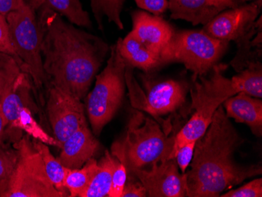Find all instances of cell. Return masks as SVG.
I'll return each mask as SVG.
<instances>
[{
	"instance_id": "6da1fadb",
	"label": "cell",
	"mask_w": 262,
	"mask_h": 197,
	"mask_svg": "<svg viewBox=\"0 0 262 197\" xmlns=\"http://www.w3.org/2000/svg\"><path fill=\"white\" fill-rule=\"evenodd\" d=\"M38 20L47 85L83 99L108 54L102 39L68 23L42 3Z\"/></svg>"
},
{
	"instance_id": "7a4b0ae2",
	"label": "cell",
	"mask_w": 262,
	"mask_h": 197,
	"mask_svg": "<svg viewBox=\"0 0 262 197\" xmlns=\"http://www.w3.org/2000/svg\"><path fill=\"white\" fill-rule=\"evenodd\" d=\"M220 105L204 136L195 142L191 168L185 173L186 196H220L246 179L261 174V166L239 165L235 152L244 143Z\"/></svg>"
},
{
	"instance_id": "3957f363",
	"label": "cell",
	"mask_w": 262,
	"mask_h": 197,
	"mask_svg": "<svg viewBox=\"0 0 262 197\" xmlns=\"http://www.w3.org/2000/svg\"><path fill=\"white\" fill-rule=\"evenodd\" d=\"M174 136H167L158 123L141 112H134L124 136L112 146V155L128 172L151 167L170 159Z\"/></svg>"
},
{
	"instance_id": "277c9868",
	"label": "cell",
	"mask_w": 262,
	"mask_h": 197,
	"mask_svg": "<svg viewBox=\"0 0 262 197\" xmlns=\"http://www.w3.org/2000/svg\"><path fill=\"white\" fill-rule=\"evenodd\" d=\"M261 2L257 0L244 4L226 11H222L204 26L203 30L214 39L229 43L235 41L238 52L232 61V65L239 72L254 61L251 49L261 48V32L257 37L254 34L261 28L260 15Z\"/></svg>"
},
{
	"instance_id": "5b68a950",
	"label": "cell",
	"mask_w": 262,
	"mask_h": 197,
	"mask_svg": "<svg viewBox=\"0 0 262 197\" xmlns=\"http://www.w3.org/2000/svg\"><path fill=\"white\" fill-rule=\"evenodd\" d=\"M17 161L0 182V197H63L47 176L42 157L29 135L13 143Z\"/></svg>"
},
{
	"instance_id": "8992f818",
	"label": "cell",
	"mask_w": 262,
	"mask_h": 197,
	"mask_svg": "<svg viewBox=\"0 0 262 197\" xmlns=\"http://www.w3.org/2000/svg\"><path fill=\"white\" fill-rule=\"evenodd\" d=\"M43 0H27L20 8L9 13L7 17L14 50L36 88L47 85L41 54L42 33L35 10Z\"/></svg>"
},
{
	"instance_id": "52a82bcc",
	"label": "cell",
	"mask_w": 262,
	"mask_h": 197,
	"mask_svg": "<svg viewBox=\"0 0 262 197\" xmlns=\"http://www.w3.org/2000/svg\"><path fill=\"white\" fill-rule=\"evenodd\" d=\"M126 67L116 43L110 48L107 65L97 76L95 86L86 98V112L95 135L101 134L121 105L126 86Z\"/></svg>"
},
{
	"instance_id": "ba28073f",
	"label": "cell",
	"mask_w": 262,
	"mask_h": 197,
	"mask_svg": "<svg viewBox=\"0 0 262 197\" xmlns=\"http://www.w3.org/2000/svg\"><path fill=\"white\" fill-rule=\"evenodd\" d=\"M228 42L214 39L204 30L173 32L160 54V66L182 63L194 76H204L225 54Z\"/></svg>"
},
{
	"instance_id": "9c48e42d",
	"label": "cell",
	"mask_w": 262,
	"mask_h": 197,
	"mask_svg": "<svg viewBox=\"0 0 262 197\" xmlns=\"http://www.w3.org/2000/svg\"><path fill=\"white\" fill-rule=\"evenodd\" d=\"M226 66L215 64L208 79L200 76V82L194 81L190 91L192 110H195L192 118L185 125L187 132L192 136H204L212 122L213 114L225 100L237 93L231 79L223 76Z\"/></svg>"
},
{
	"instance_id": "30bf717a",
	"label": "cell",
	"mask_w": 262,
	"mask_h": 197,
	"mask_svg": "<svg viewBox=\"0 0 262 197\" xmlns=\"http://www.w3.org/2000/svg\"><path fill=\"white\" fill-rule=\"evenodd\" d=\"M47 116L54 138L63 142L81 126L88 124L82 100L52 85H48Z\"/></svg>"
},
{
	"instance_id": "8fae6325",
	"label": "cell",
	"mask_w": 262,
	"mask_h": 197,
	"mask_svg": "<svg viewBox=\"0 0 262 197\" xmlns=\"http://www.w3.org/2000/svg\"><path fill=\"white\" fill-rule=\"evenodd\" d=\"M140 181L151 197L186 196L185 173L178 170L176 159L171 158L152 164L149 170L135 169L128 172Z\"/></svg>"
},
{
	"instance_id": "7c38bea8",
	"label": "cell",
	"mask_w": 262,
	"mask_h": 197,
	"mask_svg": "<svg viewBox=\"0 0 262 197\" xmlns=\"http://www.w3.org/2000/svg\"><path fill=\"white\" fill-rule=\"evenodd\" d=\"M147 95L143 99L138 110H144L155 118L174 113L185 104L188 92V84L175 79L152 80L142 77Z\"/></svg>"
},
{
	"instance_id": "4fadbf2b",
	"label": "cell",
	"mask_w": 262,
	"mask_h": 197,
	"mask_svg": "<svg viewBox=\"0 0 262 197\" xmlns=\"http://www.w3.org/2000/svg\"><path fill=\"white\" fill-rule=\"evenodd\" d=\"M29 75L22 72L15 80L0 95V108L7 121L4 140L17 142L21 137L17 135L15 125L20 112L29 108L37 113L38 107L32 96V86Z\"/></svg>"
},
{
	"instance_id": "5bb4252c",
	"label": "cell",
	"mask_w": 262,
	"mask_h": 197,
	"mask_svg": "<svg viewBox=\"0 0 262 197\" xmlns=\"http://www.w3.org/2000/svg\"><path fill=\"white\" fill-rule=\"evenodd\" d=\"M133 29L131 32L154 54L160 57L163 48L173 36V28L159 16L145 11H135L132 14Z\"/></svg>"
},
{
	"instance_id": "9a60e30c",
	"label": "cell",
	"mask_w": 262,
	"mask_h": 197,
	"mask_svg": "<svg viewBox=\"0 0 262 197\" xmlns=\"http://www.w3.org/2000/svg\"><path fill=\"white\" fill-rule=\"evenodd\" d=\"M99 146L88 124L84 125L63 142L58 160L66 168H80L93 158Z\"/></svg>"
},
{
	"instance_id": "2e32d148",
	"label": "cell",
	"mask_w": 262,
	"mask_h": 197,
	"mask_svg": "<svg viewBox=\"0 0 262 197\" xmlns=\"http://www.w3.org/2000/svg\"><path fill=\"white\" fill-rule=\"evenodd\" d=\"M228 118L237 123H245L255 136L262 135V101L245 93L236 95L225 100L222 104Z\"/></svg>"
},
{
	"instance_id": "e0dca14e",
	"label": "cell",
	"mask_w": 262,
	"mask_h": 197,
	"mask_svg": "<svg viewBox=\"0 0 262 197\" xmlns=\"http://www.w3.org/2000/svg\"><path fill=\"white\" fill-rule=\"evenodd\" d=\"M118 49L127 65L151 72L160 67V57L145 47L132 32L116 42Z\"/></svg>"
},
{
	"instance_id": "ac0fdd59",
	"label": "cell",
	"mask_w": 262,
	"mask_h": 197,
	"mask_svg": "<svg viewBox=\"0 0 262 197\" xmlns=\"http://www.w3.org/2000/svg\"><path fill=\"white\" fill-rule=\"evenodd\" d=\"M171 18L185 20L193 26H205L213 17L221 13L207 0H167Z\"/></svg>"
},
{
	"instance_id": "d6986e66",
	"label": "cell",
	"mask_w": 262,
	"mask_h": 197,
	"mask_svg": "<svg viewBox=\"0 0 262 197\" xmlns=\"http://www.w3.org/2000/svg\"><path fill=\"white\" fill-rule=\"evenodd\" d=\"M118 160L106 151L104 157L98 163V169L82 197L108 196L111 188L113 172L117 164Z\"/></svg>"
},
{
	"instance_id": "ffe728a7",
	"label": "cell",
	"mask_w": 262,
	"mask_h": 197,
	"mask_svg": "<svg viewBox=\"0 0 262 197\" xmlns=\"http://www.w3.org/2000/svg\"><path fill=\"white\" fill-rule=\"evenodd\" d=\"M231 80L237 94L245 93L254 98H261L262 66L258 61L249 63Z\"/></svg>"
},
{
	"instance_id": "44dd1931",
	"label": "cell",
	"mask_w": 262,
	"mask_h": 197,
	"mask_svg": "<svg viewBox=\"0 0 262 197\" xmlns=\"http://www.w3.org/2000/svg\"><path fill=\"white\" fill-rule=\"evenodd\" d=\"M98 169V161L91 158L80 168L69 169L66 167L64 185L69 197H82L86 192Z\"/></svg>"
},
{
	"instance_id": "7402d4cb",
	"label": "cell",
	"mask_w": 262,
	"mask_h": 197,
	"mask_svg": "<svg viewBox=\"0 0 262 197\" xmlns=\"http://www.w3.org/2000/svg\"><path fill=\"white\" fill-rule=\"evenodd\" d=\"M32 142H33L34 146L42 157L47 176L49 178L54 188L60 193L62 194L63 197L69 196V192L64 185L66 167L52 155L48 145L42 143V142L35 140L33 138H32Z\"/></svg>"
},
{
	"instance_id": "603a6c76",
	"label": "cell",
	"mask_w": 262,
	"mask_h": 197,
	"mask_svg": "<svg viewBox=\"0 0 262 197\" xmlns=\"http://www.w3.org/2000/svg\"><path fill=\"white\" fill-rule=\"evenodd\" d=\"M43 4L54 12L68 19L71 24L91 28L89 14L79 0H43Z\"/></svg>"
},
{
	"instance_id": "cb8c5ba5",
	"label": "cell",
	"mask_w": 262,
	"mask_h": 197,
	"mask_svg": "<svg viewBox=\"0 0 262 197\" xmlns=\"http://www.w3.org/2000/svg\"><path fill=\"white\" fill-rule=\"evenodd\" d=\"M35 114V113L29 108H24L20 112L15 125L17 135L22 137V132H25L26 135H29L31 138L42 142L46 145L61 148L62 145L61 142H59L54 137L48 135L38 123L34 117Z\"/></svg>"
},
{
	"instance_id": "d4e9b609",
	"label": "cell",
	"mask_w": 262,
	"mask_h": 197,
	"mask_svg": "<svg viewBox=\"0 0 262 197\" xmlns=\"http://www.w3.org/2000/svg\"><path fill=\"white\" fill-rule=\"evenodd\" d=\"M91 8L100 29H102L104 17L120 29H123L121 13L126 0H91Z\"/></svg>"
},
{
	"instance_id": "484cf974",
	"label": "cell",
	"mask_w": 262,
	"mask_h": 197,
	"mask_svg": "<svg viewBox=\"0 0 262 197\" xmlns=\"http://www.w3.org/2000/svg\"><path fill=\"white\" fill-rule=\"evenodd\" d=\"M22 72L18 62L14 57L0 53V95Z\"/></svg>"
},
{
	"instance_id": "4316f807",
	"label": "cell",
	"mask_w": 262,
	"mask_h": 197,
	"mask_svg": "<svg viewBox=\"0 0 262 197\" xmlns=\"http://www.w3.org/2000/svg\"><path fill=\"white\" fill-rule=\"evenodd\" d=\"M0 53L8 54V55L14 57V59L18 62L22 71L25 73L23 64L19 59V57H17L14 45L12 42L10 28H9L7 17L3 14H0Z\"/></svg>"
},
{
	"instance_id": "83f0119b",
	"label": "cell",
	"mask_w": 262,
	"mask_h": 197,
	"mask_svg": "<svg viewBox=\"0 0 262 197\" xmlns=\"http://www.w3.org/2000/svg\"><path fill=\"white\" fill-rule=\"evenodd\" d=\"M17 161V152L5 144L0 145V182L10 174Z\"/></svg>"
},
{
	"instance_id": "f1b7e54d",
	"label": "cell",
	"mask_w": 262,
	"mask_h": 197,
	"mask_svg": "<svg viewBox=\"0 0 262 197\" xmlns=\"http://www.w3.org/2000/svg\"><path fill=\"white\" fill-rule=\"evenodd\" d=\"M127 170L126 167L118 160L116 168L113 172L111 188L108 192V197H122L126 180H127Z\"/></svg>"
},
{
	"instance_id": "f546056e",
	"label": "cell",
	"mask_w": 262,
	"mask_h": 197,
	"mask_svg": "<svg viewBox=\"0 0 262 197\" xmlns=\"http://www.w3.org/2000/svg\"><path fill=\"white\" fill-rule=\"evenodd\" d=\"M222 197H261L262 179H257L248 182L242 187L222 194Z\"/></svg>"
},
{
	"instance_id": "4dcf8cb0",
	"label": "cell",
	"mask_w": 262,
	"mask_h": 197,
	"mask_svg": "<svg viewBox=\"0 0 262 197\" xmlns=\"http://www.w3.org/2000/svg\"><path fill=\"white\" fill-rule=\"evenodd\" d=\"M195 142H188V143L185 144L184 146L178 150L176 156H175L178 168H180L182 173H185L186 169L191 164L192 157H193Z\"/></svg>"
},
{
	"instance_id": "1f68e13d",
	"label": "cell",
	"mask_w": 262,
	"mask_h": 197,
	"mask_svg": "<svg viewBox=\"0 0 262 197\" xmlns=\"http://www.w3.org/2000/svg\"><path fill=\"white\" fill-rule=\"evenodd\" d=\"M137 6L153 15L160 16L168 9L167 0H135Z\"/></svg>"
},
{
	"instance_id": "d6a6232c",
	"label": "cell",
	"mask_w": 262,
	"mask_h": 197,
	"mask_svg": "<svg viewBox=\"0 0 262 197\" xmlns=\"http://www.w3.org/2000/svg\"><path fill=\"white\" fill-rule=\"evenodd\" d=\"M129 179L126 180L122 197H145L147 196L146 190L140 181L136 180L135 176L128 174Z\"/></svg>"
},
{
	"instance_id": "836d02e7",
	"label": "cell",
	"mask_w": 262,
	"mask_h": 197,
	"mask_svg": "<svg viewBox=\"0 0 262 197\" xmlns=\"http://www.w3.org/2000/svg\"><path fill=\"white\" fill-rule=\"evenodd\" d=\"M247 0H207L210 6L217 8L221 12L226 9H232L244 5Z\"/></svg>"
},
{
	"instance_id": "e575fe53",
	"label": "cell",
	"mask_w": 262,
	"mask_h": 197,
	"mask_svg": "<svg viewBox=\"0 0 262 197\" xmlns=\"http://www.w3.org/2000/svg\"><path fill=\"white\" fill-rule=\"evenodd\" d=\"M27 0H0V14L7 16L9 13L20 8Z\"/></svg>"
},
{
	"instance_id": "d590c367",
	"label": "cell",
	"mask_w": 262,
	"mask_h": 197,
	"mask_svg": "<svg viewBox=\"0 0 262 197\" xmlns=\"http://www.w3.org/2000/svg\"><path fill=\"white\" fill-rule=\"evenodd\" d=\"M6 127H7V121L4 113L0 108V144L4 143V136H5Z\"/></svg>"
},
{
	"instance_id": "8d00e7d4",
	"label": "cell",
	"mask_w": 262,
	"mask_h": 197,
	"mask_svg": "<svg viewBox=\"0 0 262 197\" xmlns=\"http://www.w3.org/2000/svg\"><path fill=\"white\" fill-rule=\"evenodd\" d=\"M257 1H259V2H261V0H257Z\"/></svg>"
},
{
	"instance_id": "74e56055",
	"label": "cell",
	"mask_w": 262,
	"mask_h": 197,
	"mask_svg": "<svg viewBox=\"0 0 262 197\" xmlns=\"http://www.w3.org/2000/svg\"><path fill=\"white\" fill-rule=\"evenodd\" d=\"M3 144H5V143H3ZM3 144H0V145H3Z\"/></svg>"
}]
</instances>
